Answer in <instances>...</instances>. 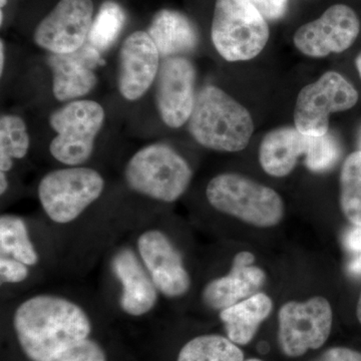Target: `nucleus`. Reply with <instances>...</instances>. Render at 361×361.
Listing matches in <instances>:
<instances>
[{
  "label": "nucleus",
  "mask_w": 361,
  "mask_h": 361,
  "mask_svg": "<svg viewBox=\"0 0 361 361\" xmlns=\"http://www.w3.org/2000/svg\"><path fill=\"white\" fill-rule=\"evenodd\" d=\"M342 213L355 226H361V149L349 154L339 177Z\"/></svg>",
  "instance_id": "5701e85b"
},
{
  "label": "nucleus",
  "mask_w": 361,
  "mask_h": 361,
  "mask_svg": "<svg viewBox=\"0 0 361 361\" xmlns=\"http://www.w3.org/2000/svg\"><path fill=\"white\" fill-rule=\"evenodd\" d=\"M148 35L164 59L190 54L199 44L198 30L192 20L171 9H161L155 14Z\"/></svg>",
  "instance_id": "6ab92c4d"
},
{
  "label": "nucleus",
  "mask_w": 361,
  "mask_h": 361,
  "mask_svg": "<svg viewBox=\"0 0 361 361\" xmlns=\"http://www.w3.org/2000/svg\"><path fill=\"white\" fill-rule=\"evenodd\" d=\"M8 188V177H7L6 173L0 172V194H1V196H4V194H6Z\"/></svg>",
  "instance_id": "c756f323"
},
{
  "label": "nucleus",
  "mask_w": 361,
  "mask_h": 361,
  "mask_svg": "<svg viewBox=\"0 0 361 361\" xmlns=\"http://www.w3.org/2000/svg\"><path fill=\"white\" fill-rule=\"evenodd\" d=\"M177 361H245L239 345L227 336L204 334L187 342L180 349Z\"/></svg>",
  "instance_id": "4be33fe9"
},
{
  "label": "nucleus",
  "mask_w": 361,
  "mask_h": 361,
  "mask_svg": "<svg viewBox=\"0 0 361 361\" xmlns=\"http://www.w3.org/2000/svg\"><path fill=\"white\" fill-rule=\"evenodd\" d=\"M47 361H109V358L103 345L90 336Z\"/></svg>",
  "instance_id": "a878e982"
},
{
  "label": "nucleus",
  "mask_w": 361,
  "mask_h": 361,
  "mask_svg": "<svg viewBox=\"0 0 361 361\" xmlns=\"http://www.w3.org/2000/svg\"><path fill=\"white\" fill-rule=\"evenodd\" d=\"M30 149V137L23 118L13 115L0 118V172H9L14 160L25 158Z\"/></svg>",
  "instance_id": "b1692460"
},
{
  "label": "nucleus",
  "mask_w": 361,
  "mask_h": 361,
  "mask_svg": "<svg viewBox=\"0 0 361 361\" xmlns=\"http://www.w3.org/2000/svg\"><path fill=\"white\" fill-rule=\"evenodd\" d=\"M358 101L360 92L348 78L337 71H326L299 92L294 125L303 134L322 137L329 133L331 114L351 110Z\"/></svg>",
  "instance_id": "9b49d317"
},
{
  "label": "nucleus",
  "mask_w": 361,
  "mask_h": 361,
  "mask_svg": "<svg viewBox=\"0 0 361 361\" xmlns=\"http://www.w3.org/2000/svg\"><path fill=\"white\" fill-rule=\"evenodd\" d=\"M313 361H361V353L350 348H334L327 349Z\"/></svg>",
  "instance_id": "c85d7f7f"
},
{
  "label": "nucleus",
  "mask_w": 361,
  "mask_h": 361,
  "mask_svg": "<svg viewBox=\"0 0 361 361\" xmlns=\"http://www.w3.org/2000/svg\"><path fill=\"white\" fill-rule=\"evenodd\" d=\"M361 32L360 16L348 4L330 6L317 20L297 30L293 42L305 56L322 59L342 54L355 44Z\"/></svg>",
  "instance_id": "ddd939ff"
},
{
  "label": "nucleus",
  "mask_w": 361,
  "mask_h": 361,
  "mask_svg": "<svg viewBox=\"0 0 361 361\" xmlns=\"http://www.w3.org/2000/svg\"><path fill=\"white\" fill-rule=\"evenodd\" d=\"M344 250L348 254L346 269L351 276H361V226L353 225L344 233L342 239Z\"/></svg>",
  "instance_id": "bb28decb"
},
{
  "label": "nucleus",
  "mask_w": 361,
  "mask_h": 361,
  "mask_svg": "<svg viewBox=\"0 0 361 361\" xmlns=\"http://www.w3.org/2000/svg\"><path fill=\"white\" fill-rule=\"evenodd\" d=\"M269 35L267 21L249 0H216L211 37L226 61L256 58L264 49Z\"/></svg>",
  "instance_id": "6e6552de"
},
{
  "label": "nucleus",
  "mask_w": 361,
  "mask_h": 361,
  "mask_svg": "<svg viewBox=\"0 0 361 361\" xmlns=\"http://www.w3.org/2000/svg\"><path fill=\"white\" fill-rule=\"evenodd\" d=\"M104 121V109L94 101L73 102L54 111L49 123L58 135L49 146L51 156L68 167L84 165L92 155Z\"/></svg>",
  "instance_id": "9d476101"
},
{
  "label": "nucleus",
  "mask_w": 361,
  "mask_h": 361,
  "mask_svg": "<svg viewBox=\"0 0 361 361\" xmlns=\"http://www.w3.org/2000/svg\"><path fill=\"white\" fill-rule=\"evenodd\" d=\"M272 300L267 294L258 292L219 312L226 336L237 345H247L257 334L259 326L272 311Z\"/></svg>",
  "instance_id": "aec40b11"
},
{
  "label": "nucleus",
  "mask_w": 361,
  "mask_h": 361,
  "mask_svg": "<svg viewBox=\"0 0 361 361\" xmlns=\"http://www.w3.org/2000/svg\"><path fill=\"white\" fill-rule=\"evenodd\" d=\"M0 257L13 259L37 273L44 262L27 221L16 214L0 217Z\"/></svg>",
  "instance_id": "412c9836"
},
{
  "label": "nucleus",
  "mask_w": 361,
  "mask_h": 361,
  "mask_svg": "<svg viewBox=\"0 0 361 361\" xmlns=\"http://www.w3.org/2000/svg\"><path fill=\"white\" fill-rule=\"evenodd\" d=\"M300 157H304V164L311 172H326L339 160L341 146L330 133L315 137L295 127H283L268 133L259 147V163L272 177L290 174Z\"/></svg>",
  "instance_id": "20e7f679"
},
{
  "label": "nucleus",
  "mask_w": 361,
  "mask_h": 361,
  "mask_svg": "<svg viewBox=\"0 0 361 361\" xmlns=\"http://www.w3.org/2000/svg\"><path fill=\"white\" fill-rule=\"evenodd\" d=\"M278 341L288 357H299L324 345L331 334L334 313L326 298L289 301L280 308Z\"/></svg>",
  "instance_id": "f8f14e48"
},
{
  "label": "nucleus",
  "mask_w": 361,
  "mask_h": 361,
  "mask_svg": "<svg viewBox=\"0 0 361 361\" xmlns=\"http://www.w3.org/2000/svg\"><path fill=\"white\" fill-rule=\"evenodd\" d=\"M125 21V11L120 4L114 1L104 2L92 21L87 42L97 51H106L118 39Z\"/></svg>",
  "instance_id": "393cba45"
},
{
  "label": "nucleus",
  "mask_w": 361,
  "mask_h": 361,
  "mask_svg": "<svg viewBox=\"0 0 361 361\" xmlns=\"http://www.w3.org/2000/svg\"><path fill=\"white\" fill-rule=\"evenodd\" d=\"M133 243L161 298L176 300L189 293L191 274L182 252L165 228L158 224L142 225L133 236Z\"/></svg>",
  "instance_id": "1a4fd4ad"
},
{
  "label": "nucleus",
  "mask_w": 361,
  "mask_h": 361,
  "mask_svg": "<svg viewBox=\"0 0 361 361\" xmlns=\"http://www.w3.org/2000/svg\"><path fill=\"white\" fill-rule=\"evenodd\" d=\"M206 197L218 212L256 227H274L284 216L283 200L275 190L235 173L214 177Z\"/></svg>",
  "instance_id": "39448f33"
},
{
  "label": "nucleus",
  "mask_w": 361,
  "mask_h": 361,
  "mask_svg": "<svg viewBox=\"0 0 361 361\" xmlns=\"http://www.w3.org/2000/svg\"><path fill=\"white\" fill-rule=\"evenodd\" d=\"M266 20H279L286 14L288 0H249Z\"/></svg>",
  "instance_id": "cd10ccee"
},
{
  "label": "nucleus",
  "mask_w": 361,
  "mask_h": 361,
  "mask_svg": "<svg viewBox=\"0 0 361 361\" xmlns=\"http://www.w3.org/2000/svg\"><path fill=\"white\" fill-rule=\"evenodd\" d=\"M360 149H361V135H360Z\"/></svg>",
  "instance_id": "e433bc0d"
},
{
  "label": "nucleus",
  "mask_w": 361,
  "mask_h": 361,
  "mask_svg": "<svg viewBox=\"0 0 361 361\" xmlns=\"http://www.w3.org/2000/svg\"><path fill=\"white\" fill-rule=\"evenodd\" d=\"M106 276L115 307L122 314L140 319L155 312L161 296L133 241H123L109 251Z\"/></svg>",
  "instance_id": "0eeeda50"
},
{
  "label": "nucleus",
  "mask_w": 361,
  "mask_h": 361,
  "mask_svg": "<svg viewBox=\"0 0 361 361\" xmlns=\"http://www.w3.org/2000/svg\"><path fill=\"white\" fill-rule=\"evenodd\" d=\"M196 71L185 56L165 59L157 75V108L170 128L182 127L193 111Z\"/></svg>",
  "instance_id": "2eb2a0df"
},
{
  "label": "nucleus",
  "mask_w": 361,
  "mask_h": 361,
  "mask_svg": "<svg viewBox=\"0 0 361 361\" xmlns=\"http://www.w3.org/2000/svg\"><path fill=\"white\" fill-rule=\"evenodd\" d=\"M160 54L148 32H135L123 42L120 51L118 85L121 94L135 101L153 85L160 68Z\"/></svg>",
  "instance_id": "dca6fc26"
},
{
  "label": "nucleus",
  "mask_w": 361,
  "mask_h": 361,
  "mask_svg": "<svg viewBox=\"0 0 361 361\" xmlns=\"http://www.w3.org/2000/svg\"><path fill=\"white\" fill-rule=\"evenodd\" d=\"M4 59H6V54H4V40L0 42V73H4Z\"/></svg>",
  "instance_id": "7c9ffc66"
},
{
  "label": "nucleus",
  "mask_w": 361,
  "mask_h": 361,
  "mask_svg": "<svg viewBox=\"0 0 361 361\" xmlns=\"http://www.w3.org/2000/svg\"><path fill=\"white\" fill-rule=\"evenodd\" d=\"M104 63L101 51L87 40L77 51L49 54L47 65L51 70L56 99L65 102L89 94L97 82L94 68Z\"/></svg>",
  "instance_id": "f3484780"
},
{
  "label": "nucleus",
  "mask_w": 361,
  "mask_h": 361,
  "mask_svg": "<svg viewBox=\"0 0 361 361\" xmlns=\"http://www.w3.org/2000/svg\"><path fill=\"white\" fill-rule=\"evenodd\" d=\"M92 13V0H61L35 28V44L51 54L77 51L89 37Z\"/></svg>",
  "instance_id": "4468645a"
},
{
  "label": "nucleus",
  "mask_w": 361,
  "mask_h": 361,
  "mask_svg": "<svg viewBox=\"0 0 361 361\" xmlns=\"http://www.w3.org/2000/svg\"><path fill=\"white\" fill-rule=\"evenodd\" d=\"M189 132L207 149L234 153L248 146L254 132L253 118L245 106L224 90L208 85L197 94Z\"/></svg>",
  "instance_id": "f03ea898"
},
{
  "label": "nucleus",
  "mask_w": 361,
  "mask_h": 361,
  "mask_svg": "<svg viewBox=\"0 0 361 361\" xmlns=\"http://www.w3.org/2000/svg\"><path fill=\"white\" fill-rule=\"evenodd\" d=\"M126 184L135 193L163 203H174L191 184L193 172L175 149L154 144L137 151L123 171Z\"/></svg>",
  "instance_id": "7ed1b4c3"
},
{
  "label": "nucleus",
  "mask_w": 361,
  "mask_h": 361,
  "mask_svg": "<svg viewBox=\"0 0 361 361\" xmlns=\"http://www.w3.org/2000/svg\"><path fill=\"white\" fill-rule=\"evenodd\" d=\"M4 23V13H2V11H0V23Z\"/></svg>",
  "instance_id": "f704fd0d"
},
{
  "label": "nucleus",
  "mask_w": 361,
  "mask_h": 361,
  "mask_svg": "<svg viewBox=\"0 0 361 361\" xmlns=\"http://www.w3.org/2000/svg\"><path fill=\"white\" fill-rule=\"evenodd\" d=\"M11 324L23 355L47 361L92 336L87 304L61 292H37L13 304Z\"/></svg>",
  "instance_id": "f257e3e1"
},
{
  "label": "nucleus",
  "mask_w": 361,
  "mask_h": 361,
  "mask_svg": "<svg viewBox=\"0 0 361 361\" xmlns=\"http://www.w3.org/2000/svg\"><path fill=\"white\" fill-rule=\"evenodd\" d=\"M104 190L103 176L94 169L78 166L45 174L37 187V197L51 223L68 226L99 200Z\"/></svg>",
  "instance_id": "423d86ee"
},
{
  "label": "nucleus",
  "mask_w": 361,
  "mask_h": 361,
  "mask_svg": "<svg viewBox=\"0 0 361 361\" xmlns=\"http://www.w3.org/2000/svg\"><path fill=\"white\" fill-rule=\"evenodd\" d=\"M6 4H7V0H0V6H1V8H2V7L6 6Z\"/></svg>",
  "instance_id": "72a5a7b5"
},
{
  "label": "nucleus",
  "mask_w": 361,
  "mask_h": 361,
  "mask_svg": "<svg viewBox=\"0 0 361 361\" xmlns=\"http://www.w3.org/2000/svg\"><path fill=\"white\" fill-rule=\"evenodd\" d=\"M356 315H357L358 322L361 324V292L360 298H358L357 307H356Z\"/></svg>",
  "instance_id": "473e14b6"
},
{
  "label": "nucleus",
  "mask_w": 361,
  "mask_h": 361,
  "mask_svg": "<svg viewBox=\"0 0 361 361\" xmlns=\"http://www.w3.org/2000/svg\"><path fill=\"white\" fill-rule=\"evenodd\" d=\"M245 361H263V360H258V358H250V360H247Z\"/></svg>",
  "instance_id": "c9c22d12"
},
{
  "label": "nucleus",
  "mask_w": 361,
  "mask_h": 361,
  "mask_svg": "<svg viewBox=\"0 0 361 361\" xmlns=\"http://www.w3.org/2000/svg\"><path fill=\"white\" fill-rule=\"evenodd\" d=\"M355 66L356 71H357L358 77H360V80H361V51L358 52L357 56H355Z\"/></svg>",
  "instance_id": "2f4dec72"
},
{
  "label": "nucleus",
  "mask_w": 361,
  "mask_h": 361,
  "mask_svg": "<svg viewBox=\"0 0 361 361\" xmlns=\"http://www.w3.org/2000/svg\"><path fill=\"white\" fill-rule=\"evenodd\" d=\"M255 256L241 251L233 259L231 269L224 276L214 278L202 290V301L209 310L222 311L258 293L266 274L254 265Z\"/></svg>",
  "instance_id": "a211bd4d"
}]
</instances>
